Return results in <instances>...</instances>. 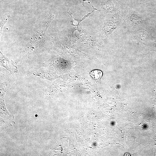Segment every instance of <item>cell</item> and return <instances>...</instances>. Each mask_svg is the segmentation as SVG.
<instances>
[{
	"instance_id": "obj_1",
	"label": "cell",
	"mask_w": 156,
	"mask_h": 156,
	"mask_svg": "<svg viewBox=\"0 0 156 156\" xmlns=\"http://www.w3.org/2000/svg\"><path fill=\"white\" fill-rule=\"evenodd\" d=\"M124 15L125 21L128 26L135 29L143 26L144 19L138 13L132 10H128Z\"/></svg>"
},
{
	"instance_id": "obj_4",
	"label": "cell",
	"mask_w": 156,
	"mask_h": 156,
	"mask_svg": "<svg viewBox=\"0 0 156 156\" xmlns=\"http://www.w3.org/2000/svg\"><path fill=\"white\" fill-rule=\"evenodd\" d=\"M90 75L94 79L98 81L102 77L103 73L100 70H95L92 71L90 72Z\"/></svg>"
},
{
	"instance_id": "obj_3",
	"label": "cell",
	"mask_w": 156,
	"mask_h": 156,
	"mask_svg": "<svg viewBox=\"0 0 156 156\" xmlns=\"http://www.w3.org/2000/svg\"><path fill=\"white\" fill-rule=\"evenodd\" d=\"M111 21L110 24V21L107 22L104 25V31L106 33H107V34L109 35L116 28L117 25L115 23Z\"/></svg>"
},
{
	"instance_id": "obj_2",
	"label": "cell",
	"mask_w": 156,
	"mask_h": 156,
	"mask_svg": "<svg viewBox=\"0 0 156 156\" xmlns=\"http://www.w3.org/2000/svg\"><path fill=\"white\" fill-rule=\"evenodd\" d=\"M65 5L66 6V10H67V13L70 16L71 18V20L70 21V22L72 23L71 25L73 26H74L76 27H77L82 22L83 20H84L86 18H87L91 14V13H93V12L95 11V10H99L95 8L92 5V7H93V11L91 12L88 13V14L85 15L84 17H83L81 19H75L74 18L73 16H72L73 14L71 12L67 4L65 3Z\"/></svg>"
},
{
	"instance_id": "obj_5",
	"label": "cell",
	"mask_w": 156,
	"mask_h": 156,
	"mask_svg": "<svg viewBox=\"0 0 156 156\" xmlns=\"http://www.w3.org/2000/svg\"><path fill=\"white\" fill-rule=\"evenodd\" d=\"M82 4L84 6V2H86V1H87V2H88L89 4H90V2H89V0H82Z\"/></svg>"
}]
</instances>
